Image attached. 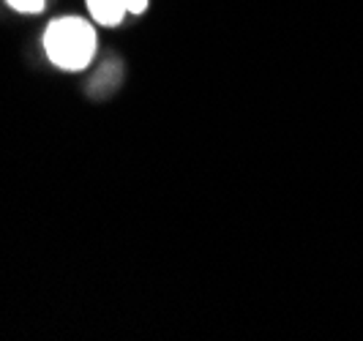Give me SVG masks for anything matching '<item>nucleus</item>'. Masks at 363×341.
<instances>
[{"instance_id": "f257e3e1", "label": "nucleus", "mask_w": 363, "mask_h": 341, "mask_svg": "<svg viewBox=\"0 0 363 341\" xmlns=\"http://www.w3.org/2000/svg\"><path fill=\"white\" fill-rule=\"evenodd\" d=\"M44 50L55 66L79 72L93 60L96 52V30L85 19L66 17L55 19L44 33Z\"/></svg>"}, {"instance_id": "f03ea898", "label": "nucleus", "mask_w": 363, "mask_h": 341, "mask_svg": "<svg viewBox=\"0 0 363 341\" xmlns=\"http://www.w3.org/2000/svg\"><path fill=\"white\" fill-rule=\"evenodd\" d=\"M88 11L99 25H121L128 11L121 0H88Z\"/></svg>"}, {"instance_id": "7ed1b4c3", "label": "nucleus", "mask_w": 363, "mask_h": 341, "mask_svg": "<svg viewBox=\"0 0 363 341\" xmlns=\"http://www.w3.org/2000/svg\"><path fill=\"white\" fill-rule=\"evenodd\" d=\"M6 3L17 11H25V14H38L47 6V0H6Z\"/></svg>"}, {"instance_id": "20e7f679", "label": "nucleus", "mask_w": 363, "mask_h": 341, "mask_svg": "<svg viewBox=\"0 0 363 341\" xmlns=\"http://www.w3.org/2000/svg\"><path fill=\"white\" fill-rule=\"evenodd\" d=\"M121 3H123V9L128 14H143L147 9V0H121Z\"/></svg>"}]
</instances>
